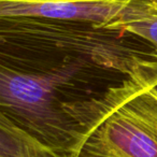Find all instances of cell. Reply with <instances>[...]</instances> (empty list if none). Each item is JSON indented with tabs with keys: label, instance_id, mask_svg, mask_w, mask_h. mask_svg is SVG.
Here are the masks:
<instances>
[{
	"label": "cell",
	"instance_id": "1",
	"mask_svg": "<svg viewBox=\"0 0 157 157\" xmlns=\"http://www.w3.org/2000/svg\"><path fill=\"white\" fill-rule=\"evenodd\" d=\"M154 87L103 65L63 59L38 72L0 65V113L48 145L80 156L97 127Z\"/></svg>",
	"mask_w": 157,
	"mask_h": 157
},
{
	"label": "cell",
	"instance_id": "2",
	"mask_svg": "<svg viewBox=\"0 0 157 157\" xmlns=\"http://www.w3.org/2000/svg\"><path fill=\"white\" fill-rule=\"evenodd\" d=\"M63 59H83L157 84V53L143 39L94 23L0 17V65L38 72Z\"/></svg>",
	"mask_w": 157,
	"mask_h": 157
},
{
	"label": "cell",
	"instance_id": "3",
	"mask_svg": "<svg viewBox=\"0 0 157 157\" xmlns=\"http://www.w3.org/2000/svg\"><path fill=\"white\" fill-rule=\"evenodd\" d=\"M78 157H157V93L153 87L110 114L86 140Z\"/></svg>",
	"mask_w": 157,
	"mask_h": 157
},
{
	"label": "cell",
	"instance_id": "4",
	"mask_svg": "<svg viewBox=\"0 0 157 157\" xmlns=\"http://www.w3.org/2000/svg\"><path fill=\"white\" fill-rule=\"evenodd\" d=\"M132 0H0V17H38L107 25L117 20Z\"/></svg>",
	"mask_w": 157,
	"mask_h": 157
},
{
	"label": "cell",
	"instance_id": "5",
	"mask_svg": "<svg viewBox=\"0 0 157 157\" xmlns=\"http://www.w3.org/2000/svg\"><path fill=\"white\" fill-rule=\"evenodd\" d=\"M0 157H78L41 141L0 113Z\"/></svg>",
	"mask_w": 157,
	"mask_h": 157
},
{
	"label": "cell",
	"instance_id": "6",
	"mask_svg": "<svg viewBox=\"0 0 157 157\" xmlns=\"http://www.w3.org/2000/svg\"><path fill=\"white\" fill-rule=\"evenodd\" d=\"M101 26L132 33L147 42L157 53V3L132 0L117 20Z\"/></svg>",
	"mask_w": 157,
	"mask_h": 157
},
{
	"label": "cell",
	"instance_id": "7",
	"mask_svg": "<svg viewBox=\"0 0 157 157\" xmlns=\"http://www.w3.org/2000/svg\"><path fill=\"white\" fill-rule=\"evenodd\" d=\"M20 1H57V0H20Z\"/></svg>",
	"mask_w": 157,
	"mask_h": 157
},
{
	"label": "cell",
	"instance_id": "8",
	"mask_svg": "<svg viewBox=\"0 0 157 157\" xmlns=\"http://www.w3.org/2000/svg\"><path fill=\"white\" fill-rule=\"evenodd\" d=\"M153 90H155V92H156V93H157V84H156V85H155V86H154V87H153Z\"/></svg>",
	"mask_w": 157,
	"mask_h": 157
},
{
	"label": "cell",
	"instance_id": "9",
	"mask_svg": "<svg viewBox=\"0 0 157 157\" xmlns=\"http://www.w3.org/2000/svg\"><path fill=\"white\" fill-rule=\"evenodd\" d=\"M150 1H152V2H155V3H157V0H150Z\"/></svg>",
	"mask_w": 157,
	"mask_h": 157
}]
</instances>
